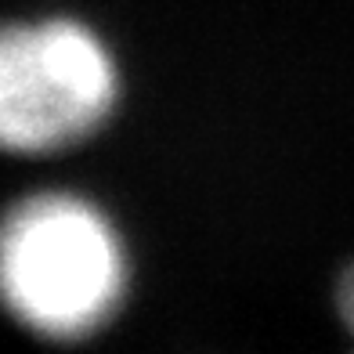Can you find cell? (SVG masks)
I'll return each mask as SVG.
<instances>
[{"instance_id": "3", "label": "cell", "mask_w": 354, "mask_h": 354, "mask_svg": "<svg viewBox=\"0 0 354 354\" xmlns=\"http://www.w3.org/2000/svg\"><path fill=\"white\" fill-rule=\"evenodd\" d=\"M333 304H336L340 326H344V333L351 336V347H354V264H347L344 275L336 279V297H333Z\"/></svg>"}, {"instance_id": "4", "label": "cell", "mask_w": 354, "mask_h": 354, "mask_svg": "<svg viewBox=\"0 0 354 354\" xmlns=\"http://www.w3.org/2000/svg\"><path fill=\"white\" fill-rule=\"evenodd\" d=\"M351 354H354V347H351Z\"/></svg>"}, {"instance_id": "1", "label": "cell", "mask_w": 354, "mask_h": 354, "mask_svg": "<svg viewBox=\"0 0 354 354\" xmlns=\"http://www.w3.org/2000/svg\"><path fill=\"white\" fill-rule=\"evenodd\" d=\"M131 246L105 206L69 185H40L0 206V311L26 336L73 347L127 308Z\"/></svg>"}, {"instance_id": "2", "label": "cell", "mask_w": 354, "mask_h": 354, "mask_svg": "<svg viewBox=\"0 0 354 354\" xmlns=\"http://www.w3.org/2000/svg\"><path fill=\"white\" fill-rule=\"evenodd\" d=\"M123 102L112 44L73 15L0 22V156L47 159L102 134Z\"/></svg>"}]
</instances>
